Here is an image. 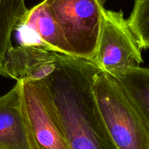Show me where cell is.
<instances>
[{"instance_id": "obj_1", "label": "cell", "mask_w": 149, "mask_h": 149, "mask_svg": "<svg viewBox=\"0 0 149 149\" xmlns=\"http://www.w3.org/2000/svg\"><path fill=\"white\" fill-rule=\"evenodd\" d=\"M100 71L91 60L61 53L56 67L38 79L52 100L69 149H118L93 93V79Z\"/></svg>"}, {"instance_id": "obj_2", "label": "cell", "mask_w": 149, "mask_h": 149, "mask_svg": "<svg viewBox=\"0 0 149 149\" xmlns=\"http://www.w3.org/2000/svg\"><path fill=\"white\" fill-rule=\"evenodd\" d=\"M93 96L105 127L118 149H149V129L122 88L100 71L93 83Z\"/></svg>"}, {"instance_id": "obj_3", "label": "cell", "mask_w": 149, "mask_h": 149, "mask_svg": "<svg viewBox=\"0 0 149 149\" xmlns=\"http://www.w3.org/2000/svg\"><path fill=\"white\" fill-rule=\"evenodd\" d=\"M44 2L54 19L63 44V53L93 61L106 9L103 0H44Z\"/></svg>"}, {"instance_id": "obj_4", "label": "cell", "mask_w": 149, "mask_h": 149, "mask_svg": "<svg viewBox=\"0 0 149 149\" xmlns=\"http://www.w3.org/2000/svg\"><path fill=\"white\" fill-rule=\"evenodd\" d=\"M142 47L128 20L120 11L104 10L93 62L100 71L113 76L141 66Z\"/></svg>"}, {"instance_id": "obj_5", "label": "cell", "mask_w": 149, "mask_h": 149, "mask_svg": "<svg viewBox=\"0 0 149 149\" xmlns=\"http://www.w3.org/2000/svg\"><path fill=\"white\" fill-rule=\"evenodd\" d=\"M31 149H69L52 100L40 80L18 81Z\"/></svg>"}, {"instance_id": "obj_6", "label": "cell", "mask_w": 149, "mask_h": 149, "mask_svg": "<svg viewBox=\"0 0 149 149\" xmlns=\"http://www.w3.org/2000/svg\"><path fill=\"white\" fill-rule=\"evenodd\" d=\"M61 52L39 45L11 46L4 61L6 77L17 81H34L45 78L57 65Z\"/></svg>"}, {"instance_id": "obj_7", "label": "cell", "mask_w": 149, "mask_h": 149, "mask_svg": "<svg viewBox=\"0 0 149 149\" xmlns=\"http://www.w3.org/2000/svg\"><path fill=\"white\" fill-rule=\"evenodd\" d=\"M0 149H31L18 81L0 97Z\"/></svg>"}, {"instance_id": "obj_8", "label": "cell", "mask_w": 149, "mask_h": 149, "mask_svg": "<svg viewBox=\"0 0 149 149\" xmlns=\"http://www.w3.org/2000/svg\"><path fill=\"white\" fill-rule=\"evenodd\" d=\"M149 129V68L134 67L113 75Z\"/></svg>"}, {"instance_id": "obj_9", "label": "cell", "mask_w": 149, "mask_h": 149, "mask_svg": "<svg viewBox=\"0 0 149 149\" xmlns=\"http://www.w3.org/2000/svg\"><path fill=\"white\" fill-rule=\"evenodd\" d=\"M28 9L24 0H0V75L4 76L3 61L11 48V34L16 25L25 16Z\"/></svg>"}, {"instance_id": "obj_10", "label": "cell", "mask_w": 149, "mask_h": 149, "mask_svg": "<svg viewBox=\"0 0 149 149\" xmlns=\"http://www.w3.org/2000/svg\"><path fill=\"white\" fill-rule=\"evenodd\" d=\"M127 20L142 49H149V0H134Z\"/></svg>"}]
</instances>
